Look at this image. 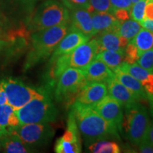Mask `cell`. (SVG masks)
I'll list each match as a JSON object with an SVG mask.
<instances>
[{
    "instance_id": "603a6c76",
    "label": "cell",
    "mask_w": 153,
    "mask_h": 153,
    "mask_svg": "<svg viewBox=\"0 0 153 153\" xmlns=\"http://www.w3.org/2000/svg\"><path fill=\"white\" fill-rule=\"evenodd\" d=\"M141 28L142 26L138 22L128 19L119 22L116 32L130 42L137 35Z\"/></svg>"
},
{
    "instance_id": "d4e9b609",
    "label": "cell",
    "mask_w": 153,
    "mask_h": 153,
    "mask_svg": "<svg viewBox=\"0 0 153 153\" xmlns=\"http://www.w3.org/2000/svg\"><path fill=\"white\" fill-rule=\"evenodd\" d=\"M149 0H139L133 4L130 9V17L136 22H141L145 17V9Z\"/></svg>"
},
{
    "instance_id": "5b68a950",
    "label": "cell",
    "mask_w": 153,
    "mask_h": 153,
    "mask_svg": "<svg viewBox=\"0 0 153 153\" xmlns=\"http://www.w3.org/2000/svg\"><path fill=\"white\" fill-rule=\"evenodd\" d=\"M122 128L124 129L127 138L137 145L148 138L151 123L146 107L140 101L125 108Z\"/></svg>"
},
{
    "instance_id": "e575fe53",
    "label": "cell",
    "mask_w": 153,
    "mask_h": 153,
    "mask_svg": "<svg viewBox=\"0 0 153 153\" xmlns=\"http://www.w3.org/2000/svg\"><path fill=\"white\" fill-rule=\"evenodd\" d=\"M7 104H8L7 94H6L2 87L0 85V105H4Z\"/></svg>"
},
{
    "instance_id": "9a60e30c",
    "label": "cell",
    "mask_w": 153,
    "mask_h": 153,
    "mask_svg": "<svg viewBox=\"0 0 153 153\" xmlns=\"http://www.w3.org/2000/svg\"><path fill=\"white\" fill-rule=\"evenodd\" d=\"M0 143L1 150L7 153H27L35 152L21 140L13 128L0 129Z\"/></svg>"
},
{
    "instance_id": "277c9868",
    "label": "cell",
    "mask_w": 153,
    "mask_h": 153,
    "mask_svg": "<svg viewBox=\"0 0 153 153\" xmlns=\"http://www.w3.org/2000/svg\"><path fill=\"white\" fill-rule=\"evenodd\" d=\"M15 111L20 124L51 123L56 120L58 115L56 106L51 98V92L32 99Z\"/></svg>"
},
{
    "instance_id": "83f0119b",
    "label": "cell",
    "mask_w": 153,
    "mask_h": 153,
    "mask_svg": "<svg viewBox=\"0 0 153 153\" xmlns=\"http://www.w3.org/2000/svg\"><path fill=\"white\" fill-rule=\"evenodd\" d=\"M140 57L138 50L131 42H129L125 49V62L133 64L137 62Z\"/></svg>"
},
{
    "instance_id": "ab89813d",
    "label": "cell",
    "mask_w": 153,
    "mask_h": 153,
    "mask_svg": "<svg viewBox=\"0 0 153 153\" xmlns=\"http://www.w3.org/2000/svg\"><path fill=\"white\" fill-rule=\"evenodd\" d=\"M1 150V143H0V150Z\"/></svg>"
},
{
    "instance_id": "4fadbf2b",
    "label": "cell",
    "mask_w": 153,
    "mask_h": 153,
    "mask_svg": "<svg viewBox=\"0 0 153 153\" xmlns=\"http://www.w3.org/2000/svg\"><path fill=\"white\" fill-rule=\"evenodd\" d=\"M99 52L102 51H125L129 41L114 30H105L95 35Z\"/></svg>"
},
{
    "instance_id": "836d02e7",
    "label": "cell",
    "mask_w": 153,
    "mask_h": 153,
    "mask_svg": "<svg viewBox=\"0 0 153 153\" xmlns=\"http://www.w3.org/2000/svg\"><path fill=\"white\" fill-rule=\"evenodd\" d=\"M139 23L140 24L142 27L153 32V19L144 18Z\"/></svg>"
},
{
    "instance_id": "8992f818",
    "label": "cell",
    "mask_w": 153,
    "mask_h": 153,
    "mask_svg": "<svg viewBox=\"0 0 153 153\" xmlns=\"http://www.w3.org/2000/svg\"><path fill=\"white\" fill-rule=\"evenodd\" d=\"M0 85L7 94L8 104L15 111L22 108L32 99L51 92L48 87L37 89L14 77L4 78L0 80Z\"/></svg>"
},
{
    "instance_id": "d6a6232c",
    "label": "cell",
    "mask_w": 153,
    "mask_h": 153,
    "mask_svg": "<svg viewBox=\"0 0 153 153\" xmlns=\"http://www.w3.org/2000/svg\"><path fill=\"white\" fill-rule=\"evenodd\" d=\"M144 18L153 19V1L149 0L145 9Z\"/></svg>"
},
{
    "instance_id": "f546056e",
    "label": "cell",
    "mask_w": 153,
    "mask_h": 153,
    "mask_svg": "<svg viewBox=\"0 0 153 153\" xmlns=\"http://www.w3.org/2000/svg\"><path fill=\"white\" fill-rule=\"evenodd\" d=\"M110 2L114 12L116 9H126L130 11L132 6L131 0H110Z\"/></svg>"
},
{
    "instance_id": "ba28073f",
    "label": "cell",
    "mask_w": 153,
    "mask_h": 153,
    "mask_svg": "<svg viewBox=\"0 0 153 153\" xmlns=\"http://www.w3.org/2000/svg\"><path fill=\"white\" fill-rule=\"evenodd\" d=\"M13 131L34 151L49 144L55 135V130L49 123L20 124L13 128Z\"/></svg>"
},
{
    "instance_id": "1f68e13d",
    "label": "cell",
    "mask_w": 153,
    "mask_h": 153,
    "mask_svg": "<svg viewBox=\"0 0 153 153\" xmlns=\"http://www.w3.org/2000/svg\"><path fill=\"white\" fill-rule=\"evenodd\" d=\"M114 15L119 22H123L130 19V11L126 9H116L114 12Z\"/></svg>"
},
{
    "instance_id": "5bb4252c",
    "label": "cell",
    "mask_w": 153,
    "mask_h": 153,
    "mask_svg": "<svg viewBox=\"0 0 153 153\" xmlns=\"http://www.w3.org/2000/svg\"><path fill=\"white\" fill-rule=\"evenodd\" d=\"M106 85L110 96L118 101L124 108H129L138 102L133 93L118 81L116 76L108 80Z\"/></svg>"
},
{
    "instance_id": "cb8c5ba5",
    "label": "cell",
    "mask_w": 153,
    "mask_h": 153,
    "mask_svg": "<svg viewBox=\"0 0 153 153\" xmlns=\"http://www.w3.org/2000/svg\"><path fill=\"white\" fill-rule=\"evenodd\" d=\"M88 149L94 153H119L120 149L117 143L113 141L99 140L88 146Z\"/></svg>"
},
{
    "instance_id": "7bdbcfd3",
    "label": "cell",
    "mask_w": 153,
    "mask_h": 153,
    "mask_svg": "<svg viewBox=\"0 0 153 153\" xmlns=\"http://www.w3.org/2000/svg\"><path fill=\"white\" fill-rule=\"evenodd\" d=\"M0 24H1V21H0Z\"/></svg>"
},
{
    "instance_id": "4dcf8cb0",
    "label": "cell",
    "mask_w": 153,
    "mask_h": 153,
    "mask_svg": "<svg viewBox=\"0 0 153 153\" xmlns=\"http://www.w3.org/2000/svg\"><path fill=\"white\" fill-rule=\"evenodd\" d=\"M138 147V152L142 153H153V144L150 140L147 138L140 144L137 145Z\"/></svg>"
},
{
    "instance_id": "b9f144b4",
    "label": "cell",
    "mask_w": 153,
    "mask_h": 153,
    "mask_svg": "<svg viewBox=\"0 0 153 153\" xmlns=\"http://www.w3.org/2000/svg\"><path fill=\"white\" fill-rule=\"evenodd\" d=\"M23 1H30V0H23Z\"/></svg>"
},
{
    "instance_id": "52a82bcc",
    "label": "cell",
    "mask_w": 153,
    "mask_h": 153,
    "mask_svg": "<svg viewBox=\"0 0 153 153\" xmlns=\"http://www.w3.org/2000/svg\"><path fill=\"white\" fill-rule=\"evenodd\" d=\"M86 83L83 70L72 68L66 69L57 80L54 92L55 100L71 106Z\"/></svg>"
},
{
    "instance_id": "4316f807",
    "label": "cell",
    "mask_w": 153,
    "mask_h": 153,
    "mask_svg": "<svg viewBox=\"0 0 153 153\" xmlns=\"http://www.w3.org/2000/svg\"><path fill=\"white\" fill-rule=\"evenodd\" d=\"M136 63L146 70L153 71V48L143 53Z\"/></svg>"
},
{
    "instance_id": "8d00e7d4",
    "label": "cell",
    "mask_w": 153,
    "mask_h": 153,
    "mask_svg": "<svg viewBox=\"0 0 153 153\" xmlns=\"http://www.w3.org/2000/svg\"><path fill=\"white\" fill-rule=\"evenodd\" d=\"M9 45V42L6 41L5 40L1 39L0 38V51H1L3 48H4L5 47H7Z\"/></svg>"
},
{
    "instance_id": "7402d4cb",
    "label": "cell",
    "mask_w": 153,
    "mask_h": 153,
    "mask_svg": "<svg viewBox=\"0 0 153 153\" xmlns=\"http://www.w3.org/2000/svg\"><path fill=\"white\" fill-rule=\"evenodd\" d=\"M130 42L137 48L141 55L145 51L153 48V32L144 28H141Z\"/></svg>"
},
{
    "instance_id": "ee69618b",
    "label": "cell",
    "mask_w": 153,
    "mask_h": 153,
    "mask_svg": "<svg viewBox=\"0 0 153 153\" xmlns=\"http://www.w3.org/2000/svg\"><path fill=\"white\" fill-rule=\"evenodd\" d=\"M152 1H153V0H152Z\"/></svg>"
},
{
    "instance_id": "30bf717a",
    "label": "cell",
    "mask_w": 153,
    "mask_h": 153,
    "mask_svg": "<svg viewBox=\"0 0 153 153\" xmlns=\"http://www.w3.org/2000/svg\"><path fill=\"white\" fill-rule=\"evenodd\" d=\"M92 107L101 117L116 127L118 131H121L123 114L122 106L118 101L111 96L106 95Z\"/></svg>"
},
{
    "instance_id": "f1b7e54d",
    "label": "cell",
    "mask_w": 153,
    "mask_h": 153,
    "mask_svg": "<svg viewBox=\"0 0 153 153\" xmlns=\"http://www.w3.org/2000/svg\"><path fill=\"white\" fill-rule=\"evenodd\" d=\"M67 8L70 10L75 9H89V0H60Z\"/></svg>"
},
{
    "instance_id": "e0dca14e",
    "label": "cell",
    "mask_w": 153,
    "mask_h": 153,
    "mask_svg": "<svg viewBox=\"0 0 153 153\" xmlns=\"http://www.w3.org/2000/svg\"><path fill=\"white\" fill-rule=\"evenodd\" d=\"M82 70L87 82H101L106 84L115 76L114 72L104 62L98 59H94Z\"/></svg>"
},
{
    "instance_id": "2e32d148",
    "label": "cell",
    "mask_w": 153,
    "mask_h": 153,
    "mask_svg": "<svg viewBox=\"0 0 153 153\" xmlns=\"http://www.w3.org/2000/svg\"><path fill=\"white\" fill-rule=\"evenodd\" d=\"M70 28L91 38L94 36L91 13L87 9H75L70 12Z\"/></svg>"
},
{
    "instance_id": "d6986e66",
    "label": "cell",
    "mask_w": 153,
    "mask_h": 153,
    "mask_svg": "<svg viewBox=\"0 0 153 153\" xmlns=\"http://www.w3.org/2000/svg\"><path fill=\"white\" fill-rule=\"evenodd\" d=\"M114 72L118 81L133 93L137 101L140 102L141 101H148V94L140 82L119 68L116 69Z\"/></svg>"
},
{
    "instance_id": "3957f363",
    "label": "cell",
    "mask_w": 153,
    "mask_h": 153,
    "mask_svg": "<svg viewBox=\"0 0 153 153\" xmlns=\"http://www.w3.org/2000/svg\"><path fill=\"white\" fill-rule=\"evenodd\" d=\"M70 24V11L57 0H46L41 4L28 19L27 26L32 33L57 25Z\"/></svg>"
},
{
    "instance_id": "44dd1931",
    "label": "cell",
    "mask_w": 153,
    "mask_h": 153,
    "mask_svg": "<svg viewBox=\"0 0 153 153\" xmlns=\"http://www.w3.org/2000/svg\"><path fill=\"white\" fill-rule=\"evenodd\" d=\"M20 125V121L13 107L7 104L0 105V129L14 128Z\"/></svg>"
},
{
    "instance_id": "ac0fdd59",
    "label": "cell",
    "mask_w": 153,
    "mask_h": 153,
    "mask_svg": "<svg viewBox=\"0 0 153 153\" xmlns=\"http://www.w3.org/2000/svg\"><path fill=\"white\" fill-rule=\"evenodd\" d=\"M91 16L94 36L105 30H114L116 32L120 22L111 13L92 11L91 12Z\"/></svg>"
},
{
    "instance_id": "d590c367",
    "label": "cell",
    "mask_w": 153,
    "mask_h": 153,
    "mask_svg": "<svg viewBox=\"0 0 153 153\" xmlns=\"http://www.w3.org/2000/svg\"><path fill=\"white\" fill-rule=\"evenodd\" d=\"M148 138L150 140V141L153 144V124H151L150 129H149Z\"/></svg>"
},
{
    "instance_id": "7c38bea8",
    "label": "cell",
    "mask_w": 153,
    "mask_h": 153,
    "mask_svg": "<svg viewBox=\"0 0 153 153\" xmlns=\"http://www.w3.org/2000/svg\"><path fill=\"white\" fill-rule=\"evenodd\" d=\"M107 94L108 89L105 83L87 82L78 94L76 101L82 104L94 106L104 99Z\"/></svg>"
},
{
    "instance_id": "484cf974",
    "label": "cell",
    "mask_w": 153,
    "mask_h": 153,
    "mask_svg": "<svg viewBox=\"0 0 153 153\" xmlns=\"http://www.w3.org/2000/svg\"><path fill=\"white\" fill-rule=\"evenodd\" d=\"M89 12L92 11H105L114 14V9L110 0H89Z\"/></svg>"
},
{
    "instance_id": "f35d334b",
    "label": "cell",
    "mask_w": 153,
    "mask_h": 153,
    "mask_svg": "<svg viewBox=\"0 0 153 153\" xmlns=\"http://www.w3.org/2000/svg\"><path fill=\"white\" fill-rule=\"evenodd\" d=\"M2 33H3V30L1 29V28H0V36L1 35V34H2Z\"/></svg>"
},
{
    "instance_id": "8fae6325",
    "label": "cell",
    "mask_w": 153,
    "mask_h": 153,
    "mask_svg": "<svg viewBox=\"0 0 153 153\" xmlns=\"http://www.w3.org/2000/svg\"><path fill=\"white\" fill-rule=\"evenodd\" d=\"M89 37L73 28H70L69 31L57 45L53 51L49 62H52L61 55L68 54L81 44L89 41Z\"/></svg>"
},
{
    "instance_id": "60d3db41",
    "label": "cell",
    "mask_w": 153,
    "mask_h": 153,
    "mask_svg": "<svg viewBox=\"0 0 153 153\" xmlns=\"http://www.w3.org/2000/svg\"><path fill=\"white\" fill-rule=\"evenodd\" d=\"M152 112L153 113V106H152Z\"/></svg>"
},
{
    "instance_id": "6da1fadb",
    "label": "cell",
    "mask_w": 153,
    "mask_h": 153,
    "mask_svg": "<svg viewBox=\"0 0 153 153\" xmlns=\"http://www.w3.org/2000/svg\"><path fill=\"white\" fill-rule=\"evenodd\" d=\"M86 146L108 137H119L116 127L106 121L92 106L74 101L70 107Z\"/></svg>"
},
{
    "instance_id": "7a4b0ae2",
    "label": "cell",
    "mask_w": 153,
    "mask_h": 153,
    "mask_svg": "<svg viewBox=\"0 0 153 153\" xmlns=\"http://www.w3.org/2000/svg\"><path fill=\"white\" fill-rule=\"evenodd\" d=\"M69 29L70 24H65L33 32L30 38L29 50L24 64V71L33 68L51 56Z\"/></svg>"
},
{
    "instance_id": "ffe728a7",
    "label": "cell",
    "mask_w": 153,
    "mask_h": 153,
    "mask_svg": "<svg viewBox=\"0 0 153 153\" xmlns=\"http://www.w3.org/2000/svg\"><path fill=\"white\" fill-rule=\"evenodd\" d=\"M95 59L104 62L113 72L125 62V51H102L97 55Z\"/></svg>"
},
{
    "instance_id": "74e56055",
    "label": "cell",
    "mask_w": 153,
    "mask_h": 153,
    "mask_svg": "<svg viewBox=\"0 0 153 153\" xmlns=\"http://www.w3.org/2000/svg\"><path fill=\"white\" fill-rule=\"evenodd\" d=\"M139 0H131V1H132V4H135V2H137V1H138Z\"/></svg>"
},
{
    "instance_id": "9c48e42d",
    "label": "cell",
    "mask_w": 153,
    "mask_h": 153,
    "mask_svg": "<svg viewBox=\"0 0 153 153\" xmlns=\"http://www.w3.org/2000/svg\"><path fill=\"white\" fill-rule=\"evenodd\" d=\"M57 153H79L82 152L80 133L76 126L74 115L70 111L67 129L62 136L57 140L55 145Z\"/></svg>"
}]
</instances>
